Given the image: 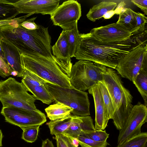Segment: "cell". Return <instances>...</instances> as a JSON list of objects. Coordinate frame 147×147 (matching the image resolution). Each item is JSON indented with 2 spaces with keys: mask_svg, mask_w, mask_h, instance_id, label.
Masks as SVG:
<instances>
[{
  "mask_svg": "<svg viewBox=\"0 0 147 147\" xmlns=\"http://www.w3.org/2000/svg\"><path fill=\"white\" fill-rule=\"evenodd\" d=\"M59 0H20L8 3L15 9L16 12L27 14L51 15L59 5Z\"/></svg>",
  "mask_w": 147,
  "mask_h": 147,
  "instance_id": "cell-12",
  "label": "cell"
},
{
  "mask_svg": "<svg viewBox=\"0 0 147 147\" xmlns=\"http://www.w3.org/2000/svg\"><path fill=\"white\" fill-rule=\"evenodd\" d=\"M41 147H54L52 142L49 139L43 141Z\"/></svg>",
  "mask_w": 147,
  "mask_h": 147,
  "instance_id": "cell-37",
  "label": "cell"
},
{
  "mask_svg": "<svg viewBox=\"0 0 147 147\" xmlns=\"http://www.w3.org/2000/svg\"><path fill=\"white\" fill-rule=\"evenodd\" d=\"M98 84L105 105L107 110L109 118V119L113 120L115 111L110 95L102 80L99 82Z\"/></svg>",
  "mask_w": 147,
  "mask_h": 147,
  "instance_id": "cell-26",
  "label": "cell"
},
{
  "mask_svg": "<svg viewBox=\"0 0 147 147\" xmlns=\"http://www.w3.org/2000/svg\"><path fill=\"white\" fill-rule=\"evenodd\" d=\"M130 39L106 43L97 40L90 32L80 34L74 57L79 60L91 61L115 69L132 48Z\"/></svg>",
  "mask_w": 147,
  "mask_h": 147,
  "instance_id": "cell-2",
  "label": "cell"
},
{
  "mask_svg": "<svg viewBox=\"0 0 147 147\" xmlns=\"http://www.w3.org/2000/svg\"><path fill=\"white\" fill-rule=\"evenodd\" d=\"M84 134L91 139L99 142L107 141L109 136L105 130H96L94 132Z\"/></svg>",
  "mask_w": 147,
  "mask_h": 147,
  "instance_id": "cell-30",
  "label": "cell"
},
{
  "mask_svg": "<svg viewBox=\"0 0 147 147\" xmlns=\"http://www.w3.org/2000/svg\"><path fill=\"white\" fill-rule=\"evenodd\" d=\"M21 82L28 91L31 93L37 100L49 105L55 101L45 87L49 82L37 75L24 69Z\"/></svg>",
  "mask_w": 147,
  "mask_h": 147,
  "instance_id": "cell-14",
  "label": "cell"
},
{
  "mask_svg": "<svg viewBox=\"0 0 147 147\" xmlns=\"http://www.w3.org/2000/svg\"><path fill=\"white\" fill-rule=\"evenodd\" d=\"M40 126H36L24 128L23 130L22 138L29 143L34 142L38 135Z\"/></svg>",
  "mask_w": 147,
  "mask_h": 147,
  "instance_id": "cell-28",
  "label": "cell"
},
{
  "mask_svg": "<svg viewBox=\"0 0 147 147\" xmlns=\"http://www.w3.org/2000/svg\"><path fill=\"white\" fill-rule=\"evenodd\" d=\"M52 50L53 55L69 75L72 63L69 54L66 31L63 30L57 41L52 47Z\"/></svg>",
  "mask_w": 147,
  "mask_h": 147,
  "instance_id": "cell-16",
  "label": "cell"
},
{
  "mask_svg": "<svg viewBox=\"0 0 147 147\" xmlns=\"http://www.w3.org/2000/svg\"><path fill=\"white\" fill-rule=\"evenodd\" d=\"M147 106V67L142 68L133 82Z\"/></svg>",
  "mask_w": 147,
  "mask_h": 147,
  "instance_id": "cell-23",
  "label": "cell"
},
{
  "mask_svg": "<svg viewBox=\"0 0 147 147\" xmlns=\"http://www.w3.org/2000/svg\"><path fill=\"white\" fill-rule=\"evenodd\" d=\"M70 137L72 142L74 145L76 147H78L79 143L77 139V138H74L71 136Z\"/></svg>",
  "mask_w": 147,
  "mask_h": 147,
  "instance_id": "cell-39",
  "label": "cell"
},
{
  "mask_svg": "<svg viewBox=\"0 0 147 147\" xmlns=\"http://www.w3.org/2000/svg\"><path fill=\"white\" fill-rule=\"evenodd\" d=\"M36 17H33L32 18L26 20L20 24L21 26L25 29L29 30H33L37 29L39 25L35 23L34 21Z\"/></svg>",
  "mask_w": 147,
  "mask_h": 147,
  "instance_id": "cell-34",
  "label": "cell"
},
{
  "mask_svg": "<svg viewBox=\"0 0 147 147\" xmlns=\"http://www.w3.org/2000/svg\"><path fill=\"white\" fill-rule=\"evenodd\" d=\"M136 21V27L134 34L144 31L147 23V18L145 15L140 12H134Z\"/></svg>",
  "mask_w": 147,
  "mask_h": 147,
  "instance_id": "cell-29",
  "label": "cell"
},
{
  "mask_svg": "<svg viewBox=\"0 0 147 147\" xmlns=\"http://www.w3.org/2000/svg\"><path fill=\"white\" fill-rule=\"evenodd\" d=\"M71 123L64 134L77 138L81 135L95 131L92 117L89 116H77L72 115Z\"/></svg>",
  "mask_w": 147,
  "mask_h": 147,
  "instance_id": "cell-17",
  "label": "cell"
},
{
  "mask_svg": "<svg viewBox=\"0 0 147 147\" xmlns=\"http://www.w3.org/2000/svg\"><path fill=\"white\" fill-rule=\"evenodd\" d=\"M77 139L82 147H105L109 145L107 141L97 142L88 137L84 134L79 136Z\"/></svg>",
  "mask_w": 147,
  "mask_h": 147,
  "instance_id": "cell-27",
  "label": "cell"
},
{
  "mask_svg": "<svg viewBox=\"0 0 147 147\" xmlns=\"http://www.w3.org/2000/svg\"><path fill=\"white\" fill-rule=\"evenodd\" d=\"M50 15L54 25L60 27L63 30H71L81 16L80 4L76 1H65Z\"/></svg>",
  "mask_w": 147,
  "mask_h": 147,
  "instance_id": "cell-10",
  "label": "cell"
},
{
  "mask_svg": "<svg viewBox=\"0 0 147 147\" xmlns=\"http://www.w3.org/2000/svg\"><path fill=\"white\" fill-rule=\"evenodd\" d=\"M147 122V106L140 103L133 106L123 127L119 130L117 145L141 132L142 126Z\"/></svg>",
  "mask_w": 147,
  "mask_h": 147,
  "instance_id": "cell-11",
  "label": "cell"
},
{
  "mask_svg": "<svg viewBox=\"0 0 147 147\" xmlns=\"http://www.w3.org/2000/svg\"><path fill=\"white\" fill-rule=\"evenodd\" d=\"M57 147H60L59 144L56 142Z\"/></svg>",
  "mask_w": 147,
  "mask_h": 147,
  "instance_id": "cell-42",
  "label": "cell"
},
{
  "mask_svg": "<svg viewBox=\"0 0 147 147\" xmlns=\"http://www.w3.org/2000/svg\"><path fill=\"white\" fill-rule=\"evenodd\" d=\"M115 14L114 10H111L106 13L103 17L105 19H109Z\"/></svg>",
  "mask_w": 147,
  "mask_h": 147,
  "instance_id": "cell-38",
  "label": "cell"
},
{
  "mask_svg": "<svg viewBox=\"0 0 147 147\" xmlns=\"http://www.w3.org/2000/svg\"><path fill=\"white\" fill-rule=\"evenodd\" d=\"M72 116L71 115L64 118L49 122L47 123L50 133L55 135L64 133L70 125Z\"/></svg>",
  "mask_w": 147,
  "mask_h": 147,
  "instance_id": "cell-21",
  "label": "cell"
},
{
  "mask_svg": "<svg viewBox=\"0 0 147 147\" xmlns=\"http://www.w3.org/2000/svg\"><path fill=\"white\" fill-rule=\"evenodd\" d=\"M35 97L28 93L22 82L9 77L0 81V101L2 107H14L35 110Z\"/></svg>",
  "mask_w": 147,
  "mask_h": 147,
  "instance_id": "cell-5",
  "label": "cell"
},
{
  "mask_svg": "<svg viewBox=\"0 0 147 147\" xmlns=\"http://www.w3.org/2000/svg\"><path fill=\"white\" fill-rule=\"evenodd\" d=\"M55 136L54 139L60 147H76L73 144L70 136L64 133Z\"/></svg>",
  "mask_w": 147,
  "mask_h": 147,
  "instance_id": "cell-31",
  "label": "cell"
},
{
  "mask_svg": "<svg viewBox=\"0 0 147 147\" xmlns=\"http://www.w3.org/2000/svg\"><path fill=\"white\" fill-rule=\"evenodd\" d=\"M8 1L5 0H0V20L6 18L5 17L12 11H16L13 6L8 3Z\"/></svg>",
  "mask_w": 147,
  "mask_h": 147,
  "instance_id": "cell-32",
  "label": "cell"
},
{
  "mask_svg": "<svg viewBox=\"0 0 147 147\" xmlns=\"http://www.w3.org/2000/svg\"><path fill=\"white\" fill-rule=\"evenodd\" d=\"M69 52L71 58L74 57L79 38L80 34L78 28L77 23L71 30L66 31Z\"/></svg>",
  "mask_w": 147,
  "mask_h": 147,
  "instance_id": "cell-25",
  "label": "cell"
},
{
  "mask_svg": "<svg viewBox=\"0 0 147 147\" xmlns=\"http://www.w3.org/2000/svg\"><path fill=\"white\" fill-rule=\"evenodd\" d=\"M3 138V134L1 130L0 129V147L2 146V140Z\"/></svg>",
  "mask_w": 147,
  "mask_h": 147,
  "instance_id": "cell-40",
  "label": "cell"
},
{
  "mask_svg": "<svg viewBox=\"0 0 147 147\" xmlns=\"http://www.w3.org/2000/svg\"><path fill=\"white\" fill-rule=\"evenodd\" d=\"M106 66L92 62L79 60L72 65L69 75L73 88L84 91L102 80Z\"/></svg>",
  "mask_w": 147,
  "mask_h": 147,
  "instance_id": "cell-7",
  "label": "cell"
},
{
  "mask_svg": "<svg viewBox=\"0 0 147 147\" xmlns=\"http://www.w3.org/2000/svg\"><path fill=\"white\" fill-rule=\"evenodd\" d=\"M116 147H147V133L141 132Z\"/></svg>",
  "mask_w": 147,
  "mask_h": 147,
  "instance_id": "cell-24",
  "label": "cell"
},
{
  "mask_svg": "<svg viewBox=\"0 0 147 147\" xmlns=\"http://www.w3.org/2000/svg\"><path fill=\"white\" fill-rule=\"evenodd\" d=\"M21 24L0 27V40L18 52L33 57L55 59L52 54L51 38L48 28L39 25L37 29L29 30L22 27Z\"/></svg>",
  "mask_w": 147,
  "mask_h": 147,
  "instance_id": "cell-1",
  "label": "cell"
},
{
  "mask_svg": "<svg viewBox=\"0 0 147 147\" xmlns=\"http://www.w3.org/2000/svg\"><path fill=\"white\" fill-rule=\"evenodd\" d=\"M134 12L130 8H124L119 14V19L116 22L130 31L132 34L136 27Z\"/></svg>",
  "mask_w": 147,
  "mask_h": 147,
  "instance_id": "cell-22",
  "label": "cell"
},
{
  "mask_svg": "<svg viewBox=\"0 0 147 147\" xmlns=\"http://www.w3.org/2000/svg\"><path fill=\"white\" fill-rule=\"evenodd\" d=\"M0 43L5 61L11 70V75L22 78L25 69L18 52L1 40Z\"/></svg>",
  "mask_w": 147,
  "mask_h": 147,
  "instance_id": "cell-18",
  "label": "cell"
},
{
  "mask_svg": "<svg viewBox=\"0 0 147 147\" xmlns=\"http://www.w3.org/2000/svg\"><path fill=\"white\" fill-rule=\"evenodd\" d=\"M23 68L46 80L60 86L72 88L69 75L56 58L33 57L18 52Z\"/></svg>",
  "mask_w": 147,
  "mask_h": 147,
  "instance_id": "cell-4",
  "label": "cell"
},
{
  "mask_svg": "<svg viewBox=\"0 0 147 147\" xmlns=\"http://www.w3.org/2000/svg\"><path fill=\"white\" fill-rule=\"evenodd\" d=\"M0 56L5 60L4 55L3 54L2 50L0 43Z\"/></svg>",
  "mask_w": 147,
  "mask_h": 147,
  "instance_id": "cell-41",
  "label": "cell"
},
{
  "mask_svg": "<svg viewBox=\"0 0 147 147\" xmlns=\"http://www.w3.org/2000/svg\"><path fill=\"white\" fill-rule=\"evenodd\" d=\"M125 5V3L124 1H121L117 5L116 8L115 9V14L119 15L124 10V7Z\"/></svg>",
  "mask_w": 147,
  "mask_h": 147,
  "instance_id": "cell-36",
  "label": "cell"
},
{
  "mask_svg": "<svg viewBox=\"0 0 147 147\" xmlns=\"http://www.w3.org/2000/svg\"><path fill=\"white\" fill-rule=\"evenodd\" d=\"M73 110L71 108L59 102L50 105L45 109L47 117L51 121L67 117Z\"/></svg>",
  "mask_w": 147,
  "mask_h": 147,
  "instance_id": "cell-20",
  "label": "cell"
},
{
  "mask_svg": "<svg viewBox=\"0 0 147 147\" xmlns=\"http://www.w3.org/2000/svg\"><path fill=\"white\" fill-rule=\"evenodd\" d=\"M45 87L56 103L59 102L73 109V115L86 116L90 115L88 93L74 88H66L50 82Z\"/></svg>",
  "mask_w": 147,
  "mask_h": 147,
  "instance_id": "cell-6",
  "label": "cell"
},
{
  "mask_svg": "<svg viewBox=\"0 0 147 147\" xmlns=\"http://www.w3.org/2000/svg\"><path fill=\"white\" fill-rule=\"evenodd\" d=\"M102 74V81L110 95L115 111L113 123L120 130L123 127L133 107V97L115 69L106 67Z\"/></svg>",
  "mask_w": 147,
  "mask_h": 147,
  "instance_id": "cell-3",
  "label": "cell"
},
{
  "mask_svg": "<svg viewBox=\"0 0 147 147\" xmlns=\"http://www.w3.org/2000/svg\"><path fill=\"white\" fill-rule=\"evenodd\" d=\"M90 32L97 40L106 43L125 41L130 39L133 35L117 22L93 28Z\"/></svg>",
  "mask_w": 147,
  "mask_h": 147,
  "instance_id": "cell-13",
  "label": "cell"
},
{
  "mask_svg": "<svg viewBox=\"0 0 147 147\" xmlns=\"http://www.w3.org/2000/svg\"><path fill=\"white\" fill-rule=\"evenodd\" d=\"M144 44L132 48L117 64L115 69L122 77L133 82L141 69L147 67V45Z\"/></svg>",
  "mask_w": 147,
  "mask_h": 147,
  "instance_id": "cell-8",
  "label": "cell"
},
{
  "mask_svg": "<svg viewBox=\"0 0 147 147\" xmlns=\"http://www.w3.org/2000/svg\"><path fill=\"white\" fill-rule=\"evenodd\" d=\"M131 2L140 8L146 15L147 14V0H132Z\"/></svg>",
  "mask_w": 147,
  "mask_h": 147,
  "instance_id": "cell-35",
  "label": "cell"
},
{
  "mask_svg": "<svg viewBox=\"0 0 147 147\" xmlns=\"http://www.w3.org/2000/svg\"><path fill=\"white\" fill-rule=\"evenodd\" d=\"M1 113L6 122L22 129L40 126L47 121L44 113L38 109L31 110L14 107H2Z\"/></svg>",
  "mask_w": 147,
  "mask_h": 147,
  "instance_id": "cell-9",
  "label": "cell"
},
{
  "mask_svg": "<svg viewBox=\"0 0 147 147\" xmlns=\"http://www.w3.org/2000/svg\"><path fill=\"white\" fill-rule=\"evenodd\" d=\"M12 71L5 60L0 56V76L3 78L11 75Z\"/></svg>",
  "mask_w": 147,
  "mask_h": 147,
  "instance_id": "cell-33",
  "label": "cell"
},
{
  "mask_svg": "<svg viewBox=\"0 0 147 147\" xmlns=\"http://www.w3.org/2000/svg\"><path fill=\"white\" fill-rule=\"evenodd\" d=\"M117 5V3L114 2L102 1L91 8L86 16L89 20L94 22L103 17L107 12L114 10Z\"/></svg>",
  "mask_w": 147,
  "mask_h": 147,
  "instance_id": "cell-19",
  "label": "cell"
},
{
  "mask_svg": "<svg viewBox=\"0 0 147 147\" xmlns=\"http://www.w3.org/2000/svg\"><path fill=\"white\" fill-rule=\"evenodd\" d=\"M88 92L93 96L94 102L95 129L104 130L107 125L109 119L98 84L94 85L89 88Z\"/></svg>",
  "mask_w": 147,
  "mask_h": 147,
  "instance_id": "cell-15",
  "label": "cell"
}]
</instances>
